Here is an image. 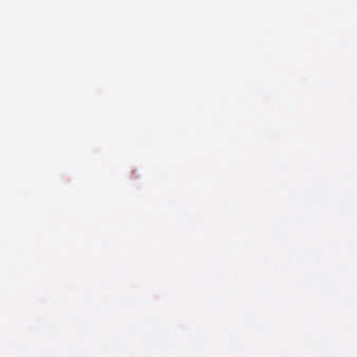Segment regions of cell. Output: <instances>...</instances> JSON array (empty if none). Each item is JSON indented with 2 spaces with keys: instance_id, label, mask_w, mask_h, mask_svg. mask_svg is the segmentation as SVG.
Instances as JSON below:
<instances>
[]
</instances>
